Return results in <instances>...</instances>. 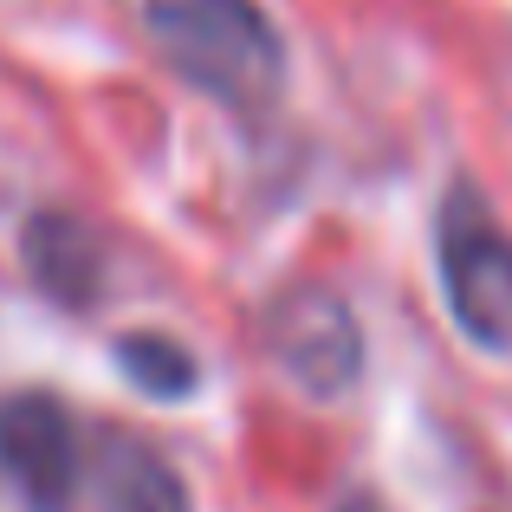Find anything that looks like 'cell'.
<instances>
[{"label":"cell","instance_id":"cell-1","mask_svg":"<svg viewBox=\"0 0 512 512\" xmlns=\"http://www.w3.org/2000/svg\"><path fill=\"white\" fill-rule=\"evenodd\" d=\"M143 26L175 72L227 111H266L286 91V39L260 0H150Z\"/></svg>","mask_w":512,"mask_h":512},{"label":"cell","instance_id":"cell-2","mask_svg":"<svg viewBox=\"0 0 512 512\" xmlns=\"http://www.w3.org/2000/svg\"><path fill=\"white\" fill-rule=\"evenodd\" d=\"M441 292H448V318L461 325V338L506 357L512 350V234L467 188L441 208Z\"/></svg>","mask_w":512,"mask_h":512},{"label":"cell","instance_id":"cell-3","mask_svg":"<svg viewBox=\"0 0 512 512\" xmlns=\"http://www.w3.org/2000/svg\"><path fill=\"white\" fill-rule=\"evenodd\" d=\"M0 474L13 480L33 512H65L85 480V448H78L72 415L52 396H7L0 402Z\"/></svg>","mask_w":512,"mask_h":512},{"label":"cell","instance_id":"cell-4","mask_svg":"<svg viewBox=\"0 0 512 512\" xmlns=\"http://www.w3.org/2000/svg\"><path fill=\"white\" fill-rule=\"evenodd\" d=\"M273 344H279V357H286V370L299 376L305 389H318V396L344 389L350 376H357V357H363V338H357V325H350L344 299H331V292H318V286L292 292V299L279 305Z\"/></svg>","mask_w":512,"mask_h":512},{"label":"cell","instance_id":"cell-5","mask_svg":"<svg viewBox=\"0 0 512 512\" xmlns=\"http://www.w3.org/2000/svg\"><path fill=\"white\" fill-rule=\"evenodd\" d=\"M98 487L111 512H188L182 474L137 435H104L98 441Z\"/></svg>","mask_w":512,"mask_h":512},{"label":"cell","instance_id":"cell-6","mask_svg":"<svg viewBox=\"0 0 512 512\" xmlns=\"http://www.w3.org/2000/svg\"><path fill=\"white\" fill-rule=\"evenodd\" d=\"M117 363H124V376L137 389H150L156 402H175V396H188V389L201 383V363L188 357L182 344L156 338V331H130V338L117 344Z\"/></svg>","mask_w":512,"mask_h":512}]
</instances>
